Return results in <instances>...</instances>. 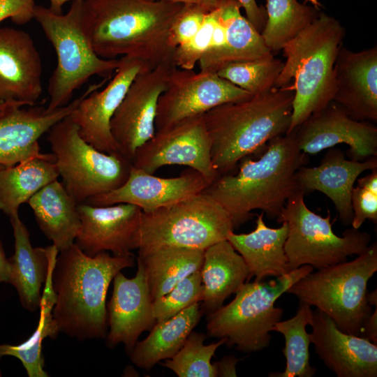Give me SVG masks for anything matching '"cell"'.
I'll return each instance as SVG.
<instances>
[{
    "mask_svg": "<svg viewBox=\"0 0 377 377\" xmlns=\"http://www.w3.org/2000/svg\"><path fill=\"white\" fill-rule=\"evenodd\" d=\"M361 337H363L374 343H377V308L368 317L364 323Z\"/></svg>",
    "mask_w": 377,
    "mask_h": 377,
    "instance_id": "46",
    "label": "cell"
},
{
    "mask_svg": "<svg viewBox=\"0 0 377 377\" xmlns=\"http://www.w3.org/2000/svg\"><path fill=\"white\" fill-rule=\"evenodd\" d=\"M35 0H0V22L10 18L24 24L34 18Z\"/></svg>",
    "mask_w": 377,
    "mask_h": 377,
    "instance_id": "42",
    "label": "cell"
},
{
    "mask_svg": "<svg viewBox=\"0 0 377 377\" xmlns=\"http://www.w3.org/2000/svg\"><path fill=\"white\" fill-rule=\"evenodd\" d=\"M345 34L338 20L320 11L314 21L283 46L286 59L274 87L290 84L295 92L288 133L332 101L334 66Z\"/></svg>",
    "mask_w": 377,
    "mask_h": 377,
    "instance_id": "5",
    "label": "cell"
},
{
    "mask_svg": "<svg viewBox=\"0 0 377 377\" xmlns=\"http://www.w3.org/2000/svg\"><path fill=\"white\" fill-rule=\"evenodd\" d=\"M8 259L6 258L0 240V283L8 282Z\"/></svg>",
    "mask_w": 377,
    "mask_h": 377,
    "instance_id": "48",
    "label": "cell"
},
{
    "mask_svg": "<svg viewBox=\"0 0 377 377\" xmlns=\"http://www.w3.org/2000/svg\"><path fill=\"white\" fill-rule=\"evenodd\" d=\"M309 325L316 353L337 376H377V344L340 330L318 309L313 311Z\"/></svg>",
    "mask_w": 377,
    "mask_h": 377,
    "instance_id": "21",
    "label": "cell"
},
{
    "mask_svg": "<svg viewBox=\"0 0 377 377\" xmlns=\"http://www.w3.org/2000/svg\"><path fill=\"white\" fill-rule=\"evenodd\" d=\"M205 250L161 247L138 254L153 301L168 293L179 281L200 271Z\"/></svg>",
    "mask_w": 377,
    "mask_h": 377,
    "instance_id": "31",
    "label": "cell"
},
{
    "mask_svg": "<svg viewBox=\"0 0 377 377\" xmlns=\"http://www.w3.org/2000/svg\"><path fill=\"white\" fill-rule=\"evenodd\" d=\"M184 5L170 31V44L175 50L176 47L190 40L198 32L207 14L197 6Z\"/></svg>",
    "mask_w": 377,
    "mask_h": 377,
    "instance_id": "40",
    "label": "cell"
},
{
    "mask_svg": "<svg viewBox=\"0 0 377 377\" xmlns=\"http://www.w3.org/2000/svg\"><path fill=\"white\" fill-rule=\"evenodd\" d=\"M209 184L201 174L191 168L178 177L163 178L131 165L128 177L121 186L85 202L96 206L128 203L147 213L200 193Z\"/></svg>",
    "mask_w": 377,
    "mask_h": 377,
    "instance_id": "18",
    "label": "cell"
},
{
    "mask_svg": "<svg viewBox=\"0 0 377 377\" xmlns=\"http://www.w3.org/2000/svg\"><path fill=\"white\" fill-rule=\"evenodd\" d=\"M376 290L374 291H372L367 295V302L370 305H375L377 304V295H376Z\"/></svg>",
    "mask_w": 377,
    "mask_h": 377,
    "instance_id": "51",
    "label": "cell"
},
{
    "mask_svg": "<svg viewBox=\"0 0 377 377\" xmlns=\"http://www.w3.org/2000/svg\"><path fill=\"white\" fill-rule=\"evenodd\" d=\"M202 313L199 303H195L169 319L157 322L145 339L136 342L128 354L131 362L148 371L161 360L172 358L182 347Z\"/></svg>",
    "mask_w": 377,
    "mask_h": 377,
    "instance_id": "29",
    "label": "cell"
},
{
    "mask_svg": "<svg viewBox=\"0 0 377 377\" xmlns=\"http://www.w3.org/2000/svg\"><path fill=\"white\" fill-rule=\"evenodd\" d=\"M3 167L0 166V169H1Z\"/></svg>",
    "mask_w": 377,
    "mask_h": 377,
    "instance_id": "53",
    "label": "cell"
},
{
    "mask_svg": "<svg viewBox=\"0 0 377 377\" xmlns=\"http://www.w3.org/2000/svg\"><path fill=\"white\" fill-rule=\"evenodd\" d=\"M14 236V254L8 259V282L16 289L22 306L30 312L39 309L42 286L59 251L53 244L33 247L29 231L19 216L10 219Z\"/></svg>",
    "mask_w": 377,
    "mask_h": 377,
    "instance_id": "25",
    "label": "cell"
},
{
    "mask_svg": "<svg viewBox=\"0 0 377 377\" xmlns=\"http://www.w3.org/2000/svg\"><path fill=\"white\" fill-rule=\"evenodd\" d=\"M307 304L300 302L296 314L283 321L277 322L273 331L281 333L285 340L282 350L286 358L283 372L270 373V377H312L316 369L309 362L310 333L306 330L309 325L313 310Z\"/></svg>",
    "mask_w": 377,
    "mask_h": 377,
    "instance_id": "34",
    "label": "cell"
},
{
    "mask_svg": "<svg viewBox=\"0 0 377 377\" xmlns=\"http://www.w3.org/2000/svg\"><path fill=\"white\" fill-rule=\"evenodd\" d=\"M256 160L249 156L239 161L236 174L220 175L204 191L229 214L237 228L260 209L277 219L288 199L299 191L296 172L307 162L295 132L271 140Z\"/></svg>",
    "mask_w": 377,
    "mask_h": 377,
    "instance_id": "2",
    "label": "cell"
},
{
    "mask_svg": "<svg viewBox=\"0 0 377 377\" xmlns=\"http://www.w3.org/2000/svg\"><path fill=\"white\" fill-rule=\"evenodd\" d=\"M197 6L209 13L219 9L232 0H151Z\"/></svg>",
    "mask_w": 377,
    "mask_h": 377,
    "instance_id": "44",
    "label": "cell"
},
{
    "mask_svg": "<svg viewBox=\"0 0 377 377\" xmlns=\"http://www.w3.org/2000/svg\"><path fill=\"white\" fill-rule=\"evenodd\" d=\"M59 177L52 154L3 167L0 169V211L10 219L19 216L23 203Z\"/></svg>",
    "mask_w": 377,
    "mask_h": 377,
    "instance_id": "30",
    "label": "cell"
},
{
    "mask_svg": "<svg viewBox=\"0 0 377 377\" xmlns=\"http://www.w3.org/2000/svg\"><path fill=\"white\" fill-rule=\"evenodd\" d=\"M50 9L55 13H62V6L68 1H82V0H49Z\"/></svg>",
    "mask_w": 377,
    "mask_h": 377,
    "instance_id": "49",
    "label": "cell"
},
{
    "mask_svg": "<svg viewBox=\"0 0 377 377\" xmlns=\"http://www.w3.org/2000/svg\"><path fill=\"white\" fill-rule=\"evenodd\" d=\"M332 101L353 119L377 121V46L359 52L343 45L334 66Z\"/></svg>",
    "mask_w": 377,
    "mask_h": 377,
    "instance_id": "22",
    "label": "cell"
},
{
    "mask_svg": "<svg viewBox=\"0 0 377 377\" xmlns=\"http://www.w3.org/2000/svg\"><path fill=\"white\" fill-rule=\"evenodd\" d=\"M43 66L30 34L0 27V98L33 105L43 93Z\"/></svg>",
    "mask_w": 377,
    "mask_h": 377,
    "instance_id": "23",
    "label": "cell"
},
{
    "mask_svg": "<svg viewBox=\"0 0 377 377\" xmlns=\"http://www.w3.org/2000/svg\"><path fill=\"white\" fill-rule=\"evenodd\" d=\"M77 210L81 228L75 243L88 256L103 251L125 256L137 249L142 213L140 207L128 203L96 206L82 202Z\"/></svg>",
    "mask_w": 377,
    "mask_h": 377,
    "instance_id": "17",
    "label": "cell"
},
{
    "mask_svg": "<svg viewBox=\"0 0 377 377\" xmlns=\"http://www.w3.org/2000/svg\"><path fill=\"white\" fill-rule=\"evenodd\" d=\"M136 274L126 277L121 272L113 279V290L107 305L106 345L112 348L119 343L129 354L141 334L156 323L153 300L142 266L138 262Z\"/></svg>",
    "mask_w": 377,
    "mask_h": 377,
    "instance_id": "20",
    "label": "cell"
},
{
    "mask_svg": "<svg viewBox=\"0 0 377 377\" xmlns=\"http://www.w3.org/2000/svg\"><path fill=\"white\" fill-rule=\"evenodd\" d=\"M27 203L40 230L59 253L75 243L81 228L78 204L61 182L56 179L47 184Z\"/></svg>",
    "mask_w": 377,
    "mask_h": 377,
    "instance_id": "27",
    "label": "cell"
},
{
    "mask_svg": "<svg viewBox=\"0 0 377 377\" xmlns=\"http://www.w3.org/2000/svg\"><path fill=\"white\" fill-rule=\"evenodd\" d=\"M377 271V244L351 261L312 271L292 285L287 293L325 313L341 331L360 336L372 313L367 283Z\"/></svg>",
    "mask_w": 377,
    "mask_h": 377,
    "instance_id": "6",
    "label": "cell"
},
{
    "mask_svg": "<svg viewBox=\"0 0 377 377\" xmlns=\"http://www.w3.org/2000/svg\"><path fill=\"white\" fill-rule=\"evenodd\" d=\"M203 297L200 271H197L177 283L168 293L153 301L156 323L169 319L193 304L202 302Z\"/></svg>",
    "mask_w": 377,
    "mask_h": 377,
    "instance_id": "38",
    "label": "cell"
},
{
    "mask_svg": "<svg viewBox=\"0 0 377 377\" xmlns=\"http://www.w3.org/2000/svg\"><path fill=\"white\" fill-rule=\"evenodd\" d=\"M353 228L359 229L366 220L377 223V194L357 185L351 193Z\"/></svg>",
    "mask_w": 377,
    "mask_h": 377,
    "instance_id": "41",
    "label": "cell"
},
{
    "mask_svg": "<svg viewBox=\"0 0 377 377\" xmlns=\"http://www.w3.org/2000/svg\"><path fill=\"white\" fill-rule=\"evenodd\" d=\"M264 212L258 215L256 228L249 233L231 232L227 240L243 258L249 269L247 281L253 276L260 281L269 276L278 277L290 272L284 246L288 226L286 221L277 228L267 227Z\"/></svg>",
    "mask_w": 377,
    "mask_h": 377,
    "instance_id": "26",
    "label": "cell"
},
{
    "mask_svg": "<svg viewBox=\"0 0 377 377\" xmlns=\"http://www.w3.org/2000/svg\"><path fill=\"white\" fill-rule=\"evenodd\" d=\"M175 67L165 63L140 72L111 119V132L120 153L131 162L136 150L156 132L158 101Z\"/></svg>",
    "mask_w": 377,
    "mask_h": 377,
    "instance_id": "14",
    "label": "cell"
},
{
    "mask_svg": "<svg viewBox=\"0 0 377 377\" xmlns=\"http://www.w3.org/2000/svg\"><path fill=\"white\" fill-rule=\"evenodd\" d=\"M290 86L226 103L203 114L212 164L219 176L232 173L242 158L288 133L295 96Z\"/></svg>",
    "mask_w": 377,
    "mask_h": 377,
    "instance_id": "4",
    "label": "cell"
},
{
    "mask_svg": "<svg viewBox=\"0 0 377 377\" xmlns=\"http://www.w3.org/2000/svg\"><path fill=\"white\" fill-rule=\"evenodd\" d=\"M200 274L204 289L201 310L208 315L222 306L248 280L249 269L241 255L226 239L205 250Z\"/></svg>",
    "mask_w": 377,
    "mask_h": 377,
    "instance_id": "28",
    "label": "cell"
},
{
    "mask_svg": "<svg viewBox=\"0 0 377 377\" xmlns=\"http://www.w3.org/2000/svg\"><path fill=\"white\" fill-rule=\"evenodd\" d=\"M152 68L138 58L121 57L108 84L82 98L68 116L87 142L105 153H120L111 132V119L135 77L144 70Z\"/></svg>",
    "mask_w": 377,
    "mask_h": 377,
    "instance_id": "15",
    "label": "cell"
},
{
    "mask_svg": "<svg viewBox=\"0 0 377 377\" xmlns=\"http://www.w3.org/2000/svg\"><path fill=\"white\" fill-rule=\"evenodd\" d=\"M226 210L201 192L172 205L142 212L137 238L138 254L175 246L205 250L234 231Z\"/></svg>",
    "mask_w": 377,
    "mask_h": 377,
    "instance_id": "9",
    "label": "cell"
},
{
    "mask_svg": "<svg viewBox=\"0 0 377 377\" xmlns=\"http://www.w3.org/2000/svg\"><path fill=\"white\" fill-rule=\"evenodd\" d=\"M134 265L132 253L91 256L75 243L59 252L52 274V315L59 332L80 341L106 337L108 288L118 272Z\"/></svg>",
    "mask_w": 377,
    "mask_h": 377,
    "instance_id": "3",
    "label": "cell"
},
{
    "mask_svg": "<svg viewBox=\"0 0 377 377\" xmlns=\"http://www.w3.org/2000/svg\"><path fill=\"white\" fill-rule=\"evenodd\" d=\"M103 82L90 85L68 105L48 110L41 106L23 108L15 105L0 116V166L15 165L25 160L45 157L39 138L56 123L68 116L87 94L100 89Z\"/></svg>",
    "mask_w": 377,
    "mask_h": 377,
    "instance_id": "19",
    "label": "cell"
},
{
    "mask_svg": "<svg viewBox=\"0 0 377 377\" xmlns=\"http://www.w3.org/2000/svg\"><path fill=\"white\" fill-rule=\"evenodd\" d=\"M219 9L207 13L198 32L188 42L176 47L173 55L176 67L192 70L198 63L210 46Z\"/></svg>",
    "mask_w": 377,
    "mask_h": 377,
    "instance_id": "39",
    "label": "cell"
},
{
    "mask_svg": "<svg viewBox=\"0 0 377 377\" xmlns=\"http://www.w3.org/2000/svg\"><path fill=\"white\" fill-rule=\"evenodd\" d=\"M82 1H72L66 14L55 13L43 6L34 7V18L53 46L57 59L49 80L48 110L71 103L74 91L91 77L111 78L119 64V58L103 59L94 51L82 27Z\"/></svg>",
    "mask_w": 377,
    "mask_h": 377,
    "instance_id": "8",
    "label": "cell"
},
{
    "mask_svg": "<svg viewBox=\"0 0 377 377\" xmlns=\"http://www.w3.org/2000/svg\"><path fill=\"white\" fill-rule=\"evenodd\" d=\"M244 8L246 18L261 34L267 22L265 8L258 5L256 0H237Z\"/></svg>",
    "mask_w": 377,
    "mask_h": 377,
    "instance_id": "43",
    "label": "cell"
},
{
    "mask_svg": "<svg viewBox=\"0 0 377 377\" xmlns=\"http://www.w3.org/2000/svg\"><path fill=\"white\" fill-rule=\"evenodd\" d=\"M131 164L149 174L166 165H184L198 172L210 184L219 177L212 164L211 140L203 114L156 131L136 150Z\"/></svg>",
    "mask_w": 377,
    "mask_h": 377,
    "instance_id": "13",
    "label": "cell"
},
{
    "mask_svg": "<svg viewBox=\"0 0 377 377\" xmlns=\"http://www.w3.org/2000/svg\"><path fill=\"white\" fill-rule=\"evenodd\" d=\"M206 335L191 332L180 350L163 365L172 371L178 377H216L218 371L215 362H211L216 350L226 339L204 344Z\"/></svg>",
    "mask_w": 377,
    "mask_h": 377,
    "instance_id": "37",
    "label": "cell"
},
{
    "mask_svg": "<svg viewBox=\"0 0 377 377\" xmlns=\"http://www.w3.org/2000/svg\"><path fill=\"white\" fill-rule=\"evenodd\" d=\"M266 24L261 36L267 47L279 51L319 15L320 10L297 0H266Z\"/></svg>",
    "mask_w": 377,
    "mask_h": 377,
    "instance_id": "35",
    "label": "cell"
},
{
    "mask_svg": "<svg viewBox=\"0 0 377 377\" xmlns=\"http://www.w3.org/2000/svg\"><path fill=\"white\" fill-rule=\"evenodd\" d=\"M304 193L297 191L290 197L277 222L288 226L284 249L290 270L308 265L322 269L359 256L369 247L371 235L348 228L338 236L332 230L330 211L326 217L316 214L305 204Z\"/></svg>",
    "mask_w": 377,
    "mask_h": 377,
    "instance_id": "11",
    "label": "cell"
},
{
    "mask_svg": "<svg viewBox=\"0 0 377 377\" xmlns=\"http://www.w3.org/2000/svg\"><path fill=\"white\" fill-rule=\"evenodd\" d=\"M184 6L151 0H82L81 21L100 57L131 56L155 68L175 64L170 31Z\"/></svg>",
    "mask_w": 377,
    "mask_h": 377,
    "instance_id": "1",
    "label": "cell"
},
{
    "mask_svg": "<svg viewBox=\"0 0 377 377\" xmlns=\"http://www.w3.org/2000/svg\"><path fill=\"white\" fill-rule=\"evenodd\" d=\"M305 2H309L313 6L318 9L322 6L318 0H305Z\"/></svg>",
    "mask_w": 377,
    "mask_h": 377,
    "instance_id": "52",
    "label": "cell"
},
{
    "mask_svg": "<svg viewBox=\"0 0 377 377\" xmlns=\"http://www.w3.org/2000/svg\"><path fill=\"white\" fill-rule=\"evenodd\" d=\"M241 8L239 3L232 0L220 9L226 25V42L210 71L216 72L228 63L256 59L272 54L261 34L242 15Z\"/></svg>",
    "mask_w": 377,
    "mask_h": 377,
    "instance_id": "33",
    "label": "cell"
},
{
    "mask_svg": "<svg viewBox=\"0 0 377 377\" xmlns=\"http://www.w3.org/2000/svg\"><path fill=\"white\" fill-rule=\"evenodd\" d=\"M312 271L313 267L305 265L274 279L244 283L229 304L207 315L208 335L225 338L228 347L235 346L244 353L267 348L269 332L283 313L275 306L276 301Z\"/></svg>",
    "mask_w": 377,
    "mask_h": 377,
    "instance_id": "7",
    "label": "cell"
},
{
    "mask_svg": "<svg viewBox=\"0 0 377 377\" xmlns=\"http://www.w3.org/2000/svg\"><path fill=\"white\" fill-rule=\"evenodd\" d=\"M239 359L234 356L223 357L219 362H215L218 371V376H237L236 364Z\"/></svg>",
    "mask_w": 377,
    "mask_h": 377,
    "instance_id": "45",
    "label": "cell"
},
{
    "mask_svg": "<svg viewBox=\"0 0 377 377\" xmlns=\"http://www.w3.org/2000/svg\"><path fill=\"white\" fill-rule=\"evenodd\" d=\"M316 167L301 166L296 172L300 191L304 194L314 191L327 195L333 202L341 222L351 224L353 212L351 193L359 176L377 168V156L362 161L348 160L342 151L330 148Z\"/></svg>",
    "mask_w": 377,
    "mask_h": 377,
    "instance_id": "24",
    "label": "cell"
},
{
    "mask_svg": "<svg viewBox=\"0 0 377 377\" xmlns=\"http://www.w3.org/2000/svg\"><path fill=\"white\" fill-rule=\"evenodd\" d=\"M251 96L245 90L220 77L216 72L200 71L196 73L193 69L175 67L158 101L156 131L203 114L223 103Z\"/></svg>",
    "mask_w": 377,
    "mask_h": 377,
    "instance_id": "12",
    "label": "cell"
},
{
    "mask_svg": "<svg viewBox=\"0 0 377 377\" xmlns=\"http://www.w3.org/2000/svg\"><path fill=\"white\" fill-rule=\"evenodd\" d=\"M283 64L271 54L256 59L228 63L219 68L216 73L254 96L274 87Z\"/></svg>",
    "mask_w": 377,
    "mask_h": 377,
    "instance_id": "36",
    "label": "cell"
},
{
    "mask_svg": "<svg viewBox=\"0 0 377 377\" xmlns=\"http://www.w3.org/2000/svg\"><path fill=\"white\" fill-rule=\"evenodd\" d=\"M293 131L300 149L316 154L339 144L349 146L348 157L362 161L377 156V127L373 122L357 121L334 102L312 114Z\"/></svg>",
    "mask_w": 377,
    "mask_h": 377,
    "instance_id": "16",
    "label": "cell"
},
{
    "mask_svg": "<svg viewBox=\"0 0 377 377\" xmlns=\"http://www.w3.org/2000/svg\"><path fill=\"white\" fill-rule=\"evenodd\" d=\"M357 185L377 194V168L363 177L357 178Z\"/></svg>",
    "mask_w": 377,
    "mask_h": 377,
    "instance_id": "47",
    "label": "cell"
},
{
    "mask_svg": "<svg viewBox=\"0 0 377 377\" xmlns=\"http://www.w3.org/2000/svg\"><path fill=\"white\" fill-rule=\"evenodd\" d=\"M47 140L61 183L77 204L119 188L128 177L131 162L87 142L69 116L50 128Z\"/></svg>",
    "mask_w": 377,
    "mask_h": 377,
    "instance_id": "10",
    "label": "cell"
},
{
    "mask_svg": "<svg viewBox=\"0 0 377 377\" xmlns=\"http://www.w3.org/2000/svg\"><path fill=\"white\" fill-rule=\"evenodd\" d=\"M54 263L49 271L40 304L38 324L26 341L18 345L0 344V359L12 356L22 364L29 377H47L45 371V361L42 352L43 341L46 337L55 339L60 332L53 318L52 309L56 295L52 286V274Z\"/></svg>",
    "mask_w": 377,
    "mask_h": 377,
    "instance_id": "32",
    "label": "cell"
},
{
    "mask_svg": "<svg viewBox=\"0 0 377 377\" xmlns=\"http://www.w3.org/2000/svg\"><path fill=\"white\" fill-rule=\"evenodd\" d=\"M15 105L24 106V105L21 103L5 101L0 98V116H1L8 109Z\"/></svg>",
    "mask_w": 377,
    "mask_h": 377,
    "instance_id": "50",
    "label": "cell"
}]
</instances>
